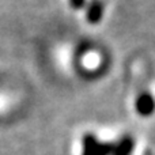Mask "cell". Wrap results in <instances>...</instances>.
<instances>
[{
	"label": "cell",
	"mask_w": 155,
	"mask_h": 155,
	"mask_svg": "<svg viewBox=\"0 0 155 155\" xmlns=\"http://www.w3.org/2000/svg\"><path fill=\"white\" fill-rule=\"evenodd\" d=\"M136 112L142 117H150L155 112V98L148 91H143L137 95L136 102H135Z\"/></svg>",
	"instance_id": "obj_2"
},
{
	"label": "cell",
	"mask_w": 155,
	"mask_h": 155,
	"mask_svg": "<svg viewBox=\"0 0 155 155\" xmlns=\"http://www.w3.org/2000/svg\"><path fill=\"white\" fill-rule=\"evenodd\" d=\"M114 146L109 143H101L93 135L83 137V154L82 155H110Z\"/></svg>",
	"instance_id": "obj_1"
},
{
	"label": "cell",
	"mask_w": 155,
	"mask_h": 155,
	"mask_svg": "<svg viewBox=\"0 0 155 155\" xmlns=\"http://www.w3.org/2000/svg\"><path fill=\"white\" fill-rule=\"evenodd\" d=\"M84 3H86V0H70L71 7L75 8V10H80V8H83Z\"/></svg>",
	"instance_id": "obj_5"
},
{
	"label": "cell",
	"mask_w": 155,
	"mask_h": 155,
	"mask_svg": "<svg viewBox=\"0 0 155 155\" xmlns=\"http://www.w3.org/2000/svg\"><path fill=\"white\" fill-rule=\"evenodd\" d=\"M102 15H104V5L99 0H91V3L87 7V21L90 23H98L102 19Z\"/></svg>",
	"instance_id": "obj_3"
},
{
	"label": "cell",
	"mask_w": 155,
	"mask_h": 155,
	"mask_svg": "<svg viewBox=\"0 0 155 155\" xmlns=\"http://www.w3.org/2000/svg\"><path fill=\"white\" fill-rule=\"evenodd\" d=\"M134 150V140L131 137H124L117 146L113 147L112 155H129Z\"/></svg>",
	"instance_id": "obj_4"
}]
</instances>
